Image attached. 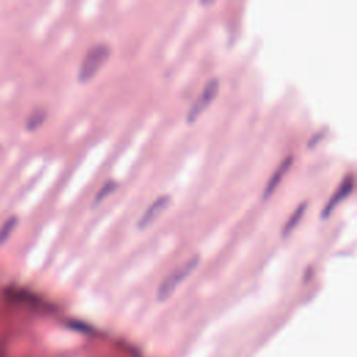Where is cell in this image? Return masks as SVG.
<instances>
[{
	"mask_svg": "<svg viewBox=\"0 0 357 357\" xmlns=\"http://www.w3.org/2000/svg\"><path fill=\"white\" fill-rule=\"evenodd\" d=\"M170 196L165 194V196H161L158 197L147 210L145 212L141 215V218L139 219V229H145L148 227L169 205H170Z\"/></svg>",
	"mask_w": 357,
	"mask_h": 357,
	"instance_id": "obj_5",
	"label": "cell"
},
{
	"mask_svg": "<svg viewBox=\"0 0 357 357\" xmlns=\"http://www.w3.org/2000/svg\"><path fill=\"white\" fill-rule=\"evenodd\" d=\"M353 186H354L353 176H351V174L345 176L342 183L339 185V187L335 190V193L331 196V198L328 200V203H327L325 207L323 208V211H321V218H323V219L328 218V216L335 211V208L340 204V201H343V200L351 193Z\"/></svg>",
	"mask_w": 357,
	"mask_h": 357,
	"instance_id": "obj_4",
	"label": "cell"
},
{
	"mask_svg": "<svg viewBox=\"0 0 357 357\" xmlns=\"http://www.w3.org/2000/svg\"><path fill=\"white\" fill-rule=\"evenodd\" d=\"M117 189V183L114 181H108L96 193L95 198H94V205H98L99 203H102L109 194H112L114 190Z\"/></svg>",
	"mask_w": 357,
	"mask_h": 357,
	"instance_id": "obj_10",
	"label": "cell"
},
{
	"mask_svg": "<svg viewBox=\"0 0 357 357\" xmlns=\"http://www.w3.org/2000/svg\"><path fill=\"white\" fill-rule=\"evenodd\" d=\"M46 110L45 109H35L31 112V114L27 117V122H26V127L30 132H35L37 129H39L43 122L46 121Z\"/></svg>",
	"mask_w": 357,
	"mask_h": 357,
	"instance_id": "obj_8",
	"label": "cell"
},
{
	"mask_svg": "<svg viewBox=\"0 0 357 357\" xmlns=\"http://www.w3.org/2000/svg\"><path fill=\"white\" fill-rule=\"evenodd\" d=\"M307 207H309V203H302L299 207H297V208L292 212V215L287 218V221H286V223H285V226H283V229H282V236H283V237H287V236L297 227V225L300 223L302 218H303L305 214H306Z\"/></svg>",
	"mask_w": 357,
	"mask_h": 357,
	"instance_id": "obj_7",
	"label": "cell"
},
{
	"mask_svg": "<svg viewBox=\"0 0 357 357\" xmlns=\"http://www.w3.org/2000/svg\"><path fill=\"white\" fill-rule=\"evenodd\" d=\"M200 261H201V256L200 254H194L187 261H185L182 265H178L161 283V286H159V289L156 292V299L159 302H163V300L169 299V297L173 294V292L176 290V287L181 285L198 267Z\"/></svg>",
	"mask_w": 357,
	"mask_h": 357,
	"instance_id": "obj_2",
	"label": "cell"
},
{
	"mask_svg": "<svg viewBox=\"0 0 357 357\" xmlns=\"http://www.w3.org/2000/svg\"><path fill=\"white\" fill-rule=\"evenodd\" d=\"M17 223H19V216H12L2 225V227H0V246L5 245L9 241V237L16 229Z\"/></svg>",
	"mask_w": 357,
	"mask_h": 357,
	"instance_id": "obj_9",
	"label": "cell"
},
{
	"mask_svg": "<svg viewBox=\"0 0 357 357\" xmlns=\"http://www.w3.org/2000/svg\"><path fill=\"white\" fill-rule=\"evenodd\" d=\"M293 165V155H287L280 165L276 167V170L272 173V176L268 178L267 186L264 189V194H263V200H267L268 197L272 196V193L276 190V187L279 186V183L282 182V177L287 173V170L290 169V166Z\"/></svg>",
	"mask_w": 357,
	"mask_h": 357,
	"instance_id": "obj_6",
	"label": "cell"
},
{
	"mask_svg": "<svg viewBox=\"0 0 357 357\" xmlns=\"http://www.w3.org/2000/svg\"><path fill=\"white\" fill-rule=\"evenodd\" d=\"M110 52V46L105 42L95 43L91 49H88L77 73L79 81L88 83L90 80H92L94 76L99 72V69L108 62Z\"/></svg>",
	"mask_w": 357,
	"mask_h": 357,
	"instance_id": "obj_1",
	"label": "cell"
},
{
	"mask_svg": "<svg viewBox=\"0 0 357 357\" xmlns=\"http://www.w3.org/2000/svg\"><path fill=\"white\" fill-rule=\"evenodd\" d=\"M219 87L221 83L218 79H211L208 80V83L205 84V87L203 88V91L200 92V95L196 98V101L193 102V105L190 106L189 112H187V117L186 121L189 125L194 123L197 121V117L210 106V103L216 98L218 92H219Z\"/></svg>",
	"mask_w": 357,
	"mask_h": 357,
	"instance_id": "obj_3",
	"label": "cell"
},
{
	"mask_svg": "<svg viewBox=\"0 0 357 357\" xmlns=\"http://www.w3.org/2000/svg\"><path fill=\"white\" fill-rule=\"evenodd\" d=\"M325 137V130L323 129V130H320V132H317L316 134H313V137L309 140V143H307V147L309 148H313V147H316L323 139Z\"/></svg>",
	"mask_w": 357,
	"mask_h": 357,
	"instance_id": "obj_11",
	"label": "cell"
}]
</instances>
